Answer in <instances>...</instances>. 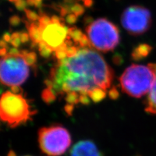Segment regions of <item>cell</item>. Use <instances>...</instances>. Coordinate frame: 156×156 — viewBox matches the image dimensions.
<instances>
[{
	"instance_id": "cell-22",
	"label": "cell",
	"mask_w": 156,
	"mask_h": 156,
	"mask_svg": "<svg viewBox=\"0 0 156 156\" xmlns=\"http://www.w3.org/2000/svg\"><path fill=\"white\" fill-rule=\"evenodd\" d=\"M26 5H27L26 0H18V1L15 2V6L19 11L25 10Z\"/></svg>"
},
{
	"instance_id": "cell-21",
	"label": "cell",
	"mask_w": 156,
	"mask_h": 156,
	"mask_svg": "<svg viewBox=\"0 0 156 156\" xmlns=\"http://www.w3.org/2000/svg\"><path fill=\"white\" fill-rule=\"evenodd\" d=\"M9 22L10 24L12 26H18L20 23L21 22V18H20L18 16L14 15L11 16L9 19Z\"/></svg>"
},
{
	"instance_id": "cell-16",
	"label": "cell",
	"mask_w": 156,
	"mask_h": 156,
	"mask_svg": "<svg viewBox=\"0 0 156 156\" xmlns=\"http://www.w3.org/2000/svg\"><path fill=\"white\" fill-rule=\"evenodd\" d=\"M70 11L72 12V14H75L76 16H80L83 14L85 12V9L83 6H82L81 5L78 4V3H75L74 5L70 7Z\"/></svg>"
},
{
	"instance_id": "cell-19",
	"label": "cell",
	"mask_w": 156,
	"mask_h": 156,
	"mask_svg": "<svg viewBox=\"0 0 156 156\" xmlns=\"http://www.w3.org/2000/svg\"><path fill=\"white\" fill-rule=\"evenodd\" d=\"M80 49L77 48L76 46H70V47H67V49L66 50V53L67 55L68 58H71L74 57L77 55V53L79 51Z\"/></svg>"
},
{
	"instance_id": "cell-12",
	"label": "cell",
	"mask_w": 156,
	"mask_h": 156,
	"mask_svg": "<svg viewBox=\"0 0 156 156\" xmlns=\"http://www.w3.org/2000/svg\"><path fill=\"white\" fill-rule=\"evenodd\" d=\"M151 49L152 48L150 46L143 44L134 49L131 53V57L135 61H140L149 54V53L151 51Z\"/></svg>"
},
{
	"instance_id": "cell-37",
	"label": "cell",
	"mask_w": 156,
	"mask_h": 156,
	"mask_svg": "<svg viewBox=\"0 0 156 156\" xmlns=\"http://www.w3.org/2000/svg\"><path fill=\"white\" fill-rule=\"evenodd\" d=\"M9 156H15V155H14L12 152H11V153H10V155Z\"/></svg>"
},
{
	"instance_id": "cell-24",
	"label": "cell",
	"mask_w": 156,
	"mask_h": 156,
	"mask_svg": "<svg viewBox=\"0 0 156 156\" xmlns=\"http://www.w3.org/2000/svg\"><path fill=\"white\" fill-rule=\"evenodd\" d=\"M55 57L57 58L58 61H61L64 59V58L67 57L66 53L65 51L61 50H56L55 51Z\"/></svg>"
},
{
	"instance_id": "cell-23",
	"label": "cell",
	"mask_w": 156,
	"mask_h": 156,
	"mask_svg": "<svg viewBox=\"0 0 156 156\" xmlns=\"http://www.w3.org/2000/svg\"><path fill=\"white\" fill-rule=\"evenodd\" d=\"M77 20V16H76L74 14H68L66 16V21L68 24L72 25L76 22Z\"/></svg>"
},
{
	"instance_id": "cell-27",
	"label": "cell",
	"mask_w": 156,
	"mask_h": 156,
	"mask_svg": "<svg viewBox=\"0 0 156 156\" xmlns=\"http://www.w3.org/2000/svg\"><path fill=\"white\" fill-rule=\"evenodd\" d=\"M3 40L6 42H11V35L9 33H5L3 35Z\"/></svg>"
},
{
	"instance_id": "cell-17",
	"label": "cell",
	"mask_w": 156,
	"mask_h": 156,
	"mask_svg": "<svg viewBox=\"0 0 156 156\" xmlns=\"http://www.w3.org/2000/svg\"><path fill=\"white\" fill-rule=\"evenodd\" d=\"M23 57L29 66H33L37 62V54L33 51L28 52Z\"/></svg>"
},
{
	"instance_id": "cell-8",
	"label": "cell",
	"mask_w": 156,
	"mask_h": 156,
	"mask_svg": "<svg viewBox=\"0 0 156 156\" xmlns=\"http://www.w3.org/2000/svg\"><path fill=\"white\" fill-rule=\"evenodd\" d=\"M39 28L42 33V42L52 51H55L66 40L68 28L62 22L54 23L51 21L46 27Z\"/></svg>"
},
{
	"instance_id": "cell-13",
	"label": "cell",
	"mask_w": 156,
	"mask_h": 156,
	"mask_svg": "<svg viewBox=\"0 0 156 156\" xmlns=\"http://www.w3.org/2000/svg\"><path fill=\"white\" fill-rule=\"evenodd\" d=\"M84 34L80 29H77L76 27H72L68 28V36L73 39V41L76 43H79L82 38Z\"/></svg>"
},
{
	"instance_id": "cell-9",
	"label": "cell",
	"mask_w": 156,
	"mask_h": 156,
	"mask_svg": "<svg viewBox=\"0 0 156 156\" xmlns=\"http://www.w3.org/2000/svg\"><path fill=\"white\" fill-rule=\"evenodd\" d=\"M71 156H101V154L94 143L84 140L77 143L73 147Z\"/></svg>"
},
{
	"instance_id": "cell-15",
	"label": "cell",
	"mask_w": 156,
	"mask_h": 156,
	"mask_svg": "<svg viewBox=\"0 0 156 156\" xmlns=\"http://www.w3.org/2000/svg\"><path fill=\"white\" fill-rule=\"evenodd\" d=\"M21 32H15L11 35V43L14 48H18L22 44V41L20 39Z\"/></svg>"
},
{
	"instance_id": "cell-33",
	"label": "cell",
	"mask_w": 156,
	"mask_h": 156,
	"mask_svg": "<svg viewBox=\"0 0 156 156\" xmlns=\"http://www.w3.org/2000/svg\"><path fill=\"white\" fill-rule=\"evenodd\" d=\"M26 3L27 5L35 6V3L34 0H26Z\"/></svg>"
},
{
	"instance_id": "cell-26",
	"label": "cell",
	"mask_w": 156,
	"mask_h": 156,
	"mask_svg": "<svg viewBox=\"0 0 156 156\" xmlns=\"http://www.w3.org/2000/svg\"><path fill=\"white\" fill-rule=\"evenodd\" d=\"M9 54L12 55H20V51L18 50L16 48H12L9 50Z\"/></svg>"
},
{
	"instance_id": "cell-2",
	"label": "cell",
	"mask_w": 156,
	"mask_h": 156,
	"mask_svg": "<svg viewBox=\"0 0 156 156\" xmlns=\"http://www.w3.org/2000/svg\"><path fill=\"white\" fill-rule=\"evenodd\" d=\"M156 78V64L132 65L128 67L119 81L122 90L129 96L139 98L149 93Z\"/></svg>"
},
{
	"instance_id": "cell-4",
	"label": "cell",
	"mask_w": 156,
	"mask_h": 156,
	"mask_svg": "<svg viewBox=\"0 0 156 156\" xmlns=\"http://www.w3.org/2000/svg\"><path fill=\"white\" fill-rule=\"evenodd\" d=\"M86 31L92 46L100 51L113 50L119 44L118 27L105 18L92 22L86 28Z\"/></svg>"
},
{
	"instance_id": "cell-25",
	"label": "cell",
	"mask_w": 156,
	"mask_h": 156,
	"mask_svg": "<svg viewBox=\"0 0 156 156\" xmlns=\"http://www.w3.org/2000/svg\"><path fill=\"white\" fill-rule=\"evenodd\" d=\"M20 39L22 43H26L29 41V35L26 32H22L20 35Z\"/></svg>"
},
{
	"instance_id": "cell-7",
	"label": "cell",
	"mask_w": 156,
	"mask_h": 156,
	"mask_svg": "<svg viewBox=\"0 0 156 156\" xmlns=\"http://www.w3.org/2000/svg\"><path fill=\"white\" fill-rule=\"evenodd\" d=\"M123 27L132 35H140L146 33L152 25V15L148 9L133 5L126 8L121 16Z\"/></svg>"
},
{
	"instance_id": "cell-10",
	"label": "cell",
	"mask_w": 156,
	"mask_h": 156,
	"mask_svg": "<svg viewBox=\"0 0 156 156\" xmlns=\"http://www.w3.org/2000/svg\"><path fill=\"white\" fill-rule=\"evenodd\" d=\"M145 104V111L147 113L156 115V78L152 89L148 94Z\"/></svg>"
},
{
	"instance_id": "cell-18",
	"label": "cell",
	"mask_w": 156,
	"mask_h": 156,
	"mask_svg": "<svg viewBox=\"0 0 156 156\" xmlns=\"http://www.w3.org/2000/svg\"><path fill=\"white\" fill-rule=\"evenodd\" d=\"M24 11H25L26 16L28 18L29 20H30L33 22H35L37 20L38 21L40 16H39L35 12L31 11L30 9H26Z\"/></svg>"
},
{
	"instance_id": "cell-34",
	"label": "cell",
	"mask_w": 156,
	"mask_h": 156,
	"mask_svg": "<svg viewBox=\"0 0 156 156\" xmlns=\"http://www.w3.org/2000/svg\"><path fill=\"white\" fill-rule=\"evenodd\" d=\"M7 42H6L5 41L2 40L1 41V42H0V45H1V47L2 48H7L8 47V45H7Z\"/></svg>"
},
{
	"instance_id": "cell-1",
	"label": "cell",
	"mask_w": 156,
	"mask_h": 156,
	"mask_svg": "<svg viewBox=\"0 0 156 156\" xmlns=\"http://www.w3.org/2000/svg\"><path fill=\"white\" fill-rule=\"evenodd\" d=\"M45 81L42 98L46 103L61 99L67 113L79 104L104 99L113 79V71L101 55L90 49L80 50L71 58L58 61Z\"/></svg>"
},
{
	"instance_id": "cell-14",
	"label": "cell",
	"mask_w": 156,
	"mask_h": 156,
	"mask_svg": "<svg viewBox=\"0 0 156 156\" xmlns=\"http://www.w3.org/2000/svg\"><path fill=\"white\" fill-rule=\"evenodd\" d=\"M38 50L40 52V55L44 58H48L50 56L52 53V50L49 48L44 42H41L38 44Z\"/></svg>"
},
{
	"instance_id": "cell-29",
	"label": "cell",
	"mask_w": 156,
	"mask_h": 156,
	"mask_svg": "<svg viewBox=\"0 0 156 156\" xmlns=\"http://www.w3.org/2000/svg\"><path fill=\"white\" fill-rule=\"evenodd\" d=\"M113 61L116 64H120V62H122V57L119 54H116L113 57Z\"/></svg>"
},
{
	"instance_id": "cell-30",
	"label": "cell",
	"mask_w": 156,
	"mask_h": 156,
	"mask_svg": "<svg viewBox=\"0 0 156 156\" xmlns=\"http://www.w3.org/2000/svg\"><path fill=\"white\" fill-rule=\"evenodd\" d=\"M51 20L54 23H59L61 22V20L60 18H58L57 16L56 15H53L51 17Z\"/></svg>"
},
{
	"instance_id": "cell-32",
	"label": "cell",
	"mask_w": 156,
	"mask_h": 156,
	"mask_svg": "<svg viewBox=\"0 0 156 156\" xmlns=\"http://www.w3.org/2000/svg\"><path fill=\"white\" fill-rule=\"evenodd\" d=\"M7 48H2L1 50H0V55H1L2 57L5 56L7 55Z\"/></svg>"
},
{
	"instance_id": "cell-36",
	"label": "cell",
	"mask_w": 156,
	"mask_h": 156,
	"mask_svg": "<svg viewBox=\"0 0 156 156\" xmlns=\"http://www.w3.org/2000/svg\"><path fill=\"white\" fill-rule=\"evenodd\" d=\"M10 2H14L15 3L16 2H17V1H18V0H9Z\"/></svg>"
},
{
	"instance_id": "cell-3",
	"label": "cell",
	"mask_w": 156,
	"mask_h": 156,
	"mask_svg": "<svg viewBox=\"0 0 156 156\" xmlns=\"http://www.w3.org/2000/svg\"><path fill=\"white\" fill-rule=\"evenodd\" d=\"M33 112L31 107L21 94L12 90L2 94L0 102V116L5 123L15 128L31 120Z\"/></svg>"
},
{
	"instance_id": "cell-31",
	"label": "cell",
	"mask_w": 156,
	"mask_h": 156,
	"mask_svg": "<svg viewBox=\"0 0 156 156\" xmlns=\"http://www.w3.org/2000/svg\"><path fill=\"white\" fill-rule=\"evenodd\" d=\"M84 5L87 7H90L93 5V1L92 0H87L84 2Z\"/></svg>"
},
{
	"instance_id": "cell-38",
	"label": "cell",
	"mask_w": 156,
	"mask_h": 156,
	"mask_svg": "<svg viewBox=\"0 0 156 156\" xmlns=\"http://www.w3.org/2000/svg\"><path fill=\"white\" fill-rule=\"evenodd\" d=\"M81 1H83V2H85V1H87V0H81Z\"/></svg>"
},
{
	"instance_id": "cell-11",
	"label": "cell",
	"mask_w": 156,
	"mask_h": 156,
	"mask_svg": "<svg viewBox=\"0 0 156 156\" xmlns=\"http://www.w3.org/2000/svg\"><path fill=\"white\" fill-rule=\"evenodd\" d=\"M26 25L29 31V35L33 43L39 44L42 42V33L41 29L39 28L38 22L29 23L26 22Z\"/></svg>"
},
{
	"instance_id": "cell-28",
	"label": "cell",
	"mask_w": 156,
	"mask_h": 156,
	"mask_svg": "<svg viewBox=\"0 0 156 156\" xmlns=\"http://www.w3.org/2000/svg\"><path fill=\"white\" fill-rule=\"evenodd\" d=\"M70 10H68L67 8L62 7L61 8V11H60V14L61 16H66L68 14V12H69Z\"/></svg>"
},
{
	"instance_id": "cell-6",
	"label": "cell",
	"mask_w": 156,
	"mask_h": 156,
	"mask_svg": "<svg viewBox=\"0 0 156 156\" xmlns=\"http://www.w3.org/2000/svg\"><path fill=\"white\" fill-rule=\"evenodd\" d=\"M29 65L21 55H12L7 53L1 59L0 77L2 83L10 87H20L29 75Z\"/></svg>"
},
{
	"instance_id": "cell-35",
	"label": "cell",
	"mask_w": 156,
	"mask_h": 156,
	"mask_svg": "<svg viewBox=\"0 0 156 156\" xmlns=\"http://www.w3.org/2000/svg\"><path fill=\"white\" fill-rule=\"evenodd\" d=\"M35 3V7H39L42 5V0H34Z\"/></svg>"
},
{
	"instance_id": "cell-5",
	"label": "cell",
	"mask_w": 156,
	"mask_h": 156,
	"mask_svg": "<svg viewBox=\"0 0 156 156\" xmlns=\"http://www.w3.org/2000/svg\"><path fill=\"white\" fill-rule=\"evenodd\" d=\"M38 140L41 150L49 156L62 155L71 144L70 133L61 126L41 128L38 131Z\"/></svg>"
},
{
	"instance_id": "cell-20",
	"label": "cell",
	"mask_w": 156,
	"mask_h": 156,
	"mask_svg": "<svg viewBox=\"0 0 156 156\" xmlns=\"http://www.w3.org/2000/svg\"><path fill=\"white\" fill-rule=\"evenodd\" d=\"M79 44H80V46L83 48H85L87 47L90 48L92 46L89 37L85 35L83 36L82 38L81 39V41L79 42Z\"/></svg>"
}]
</instances>
